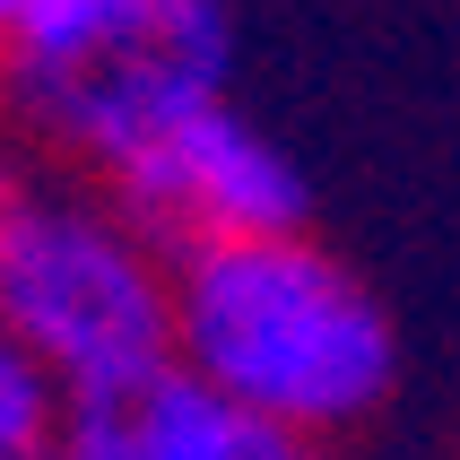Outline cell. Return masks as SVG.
Listing matches in <instances>:
<instances>
[{
  "label": "cell",
  "instance_id": "1",
  "mask_svg": "<svg viewBox=\"0 0 460 460\" xmlns=\"http://www.w3.org/2000/svg\"><path fill=\"white\" fill-rule=\"evenodd\" d=\"M174 365L226 400L331 443L357 435L400 383V339L374 287L313 243L287 234H217L174 252Z\"/></svg>",
  "mask_w": 460,
  "mask_h": 460
},
{
  "label": "cell",
  "instance_id": "2",
  "mask_svg": "<svg viewBox=\"0 0 460 460\" xmlns=\"http://www.w3.org/2000/svg\"><path fill=\"white\" fill-rule=\"evenodd\" d=\"M0 322L70 400L148 383L174 365V252L113 191L0 165Z\"/></svg>",
  "mask_w": 460,
  "mask_h": 460
},
{
  "label": "cell",
  "instance_id": "3",
  "mask_svg": "<svg viewBox=\"0 0 460 460\" xmlns=\"http://www.w3.org/2000/svg\"><path fill=\"white\" fill-rule=\"evenodd\" d=\"M226 70L234 44L217 0H52L18 44H0L18 122L96 182L200 104H226Z\"/></svg>",
  "mask_w": 460,
  "mask_h": 460
},
{
  "label": "cell",
  "instance_id": "4",
  "mask_svg": "<svg viewBox=\"0 0 460 460\" xmlns=\"http://www.w3.org/2000/svg\"><path fill=\"white\" fill-rule=\"evenodd\" d=\"M104 191L165 243H217V234H287L305 226V174L287 165L279 139H261L234 104H200L191 122H174L156 148H139L122 174H104Z\"/></svg>",
  "mask_w": 460,
  "mask_h": 460
},
{
  "label": "cell",
  "instance_id": "5",
  "mask_svg": "<svg viewBox=\"0 0 460 460\" xmlns=\"http://www.w3.org/2000/svg\"><path fill=\"white\" fill-rule=\"evenodd\" d=\"M52 460H322V443L226 400L191 365H156L148 383L70 400Z\"/></svg>",
  "mask_w": 460,
  "mask_h": 460
},
{
  "label": "cell",
  "instance_id": "6",
  "mask_svg": "<svg viewBox=\"0 0 460 460\" xmlns=\"http://www.w3.org/2000/svg\"><path fill=\"white\" fill-rule=\"evenodd\" d=\"M70 417V391L52 383V365L0 322V460H52Z\"/></svg>",
  "mask_w": 460,
  "mask_h": 460
},
{
  "label": "cell",
  "instance_id": "7",
  "mask_svg": "<svg viewBox=\"0 0 460 460\" xmlns=\"http://www.w3.org/2000/svg\"><path fill=\"white\" fill-rule=\"evenodd\" d=\"M44 9H52V0H0V44H18L26 26L44 18Z\"/></svg>",
  "mask_w": 460,
  "mask_h": 460
}]
</instances>
